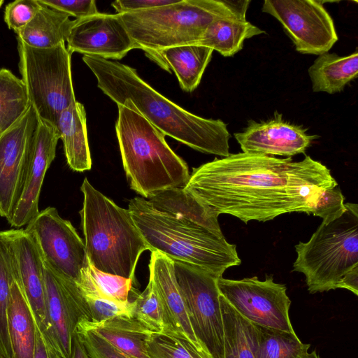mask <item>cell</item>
<instances>
[{"mask_svg":"<svg viewBox=\"0 0 358 358\" xmlns=\"http://www.w3.org/2000/svg\"><path fill=\"white\" fill-rule=\"evenodd\" d=\"M338 185L330 170L310 156L294 162L239 152L194 169L182 188L217 215L247 224L288 213L313 214L322 192Z\"/></svg>","mask_w":358,"mask_h":358,"instance_id":"obj_1","label":"cell"},{"mask_svg":"<svg viewBox=\"0 0 358 358\" xmlns=\"http://www.w3.org/2000/svg\"><path fill=\"white\" fill-rule=\"evenodd\" d=\"M98 87L117 106L134 110L164 136L197 151L225 157L231 135L220 120L197 116L166 99L145 82L136 69L116 60L83 56Z\"/></svg>","mask_w":358,"mask_h":358,"instance_id":"obj_2","label":"cell"},{"mask_svg":"<svg viewBox=\"0 0 358 358\" xmlns=\"http://www.w3.org/2000/svg\"><path fill=\"white\" fill-rule=\"evenodd\" d=\"M250 1L179 0L147 10L119 14L138 49L155 62L158 53L171 47L196 44L214 21L246 19Z\"/></svg>","mask_w":358,"mask_h":358,"instance_id":"obj_3","label":"cell"},{"mask_svg":"<svg viewBox=\"0 0 358 358\" xmlns=\"http://www.w3.org/2000/svg\"><path fill=\"white\" fill-rule=\"evenodd\" d=\"M128 210L151 252L200 267L216 278L241 263L236 245L227 242L224 236H217L158 211L145 198L131 199Z\"/></svg>","mask_w":358,"mask_h":358,"instance_id":"obj_4","label":"cell"},{"mask_svg":"<svg viewBox=\"0 0 358 358\" xmlns=\"http://www.w3.org/2000/svg\"><path fill=\"white\" fill-rule=\"evenodd\" d=\"M80 210L89 262L98 270L134 280L141 255L148 247L128 209L117 206L85 178Z\"/></svg>","mask_w":358,"mask_h":358,"instance_id":"obj_5","label":"cell"},{"mask_svg":"<svg viewBox=\"0 0 358 358\" xmlns=\"http://www.w3.org/2000/svg\"><path fill=\"white\" fill-rule=\"evenodd\" d=\"M117 107L115 131L131 188L148 199L165 189L183 187L190 176L188 166L165 136L134 110Z\"/></svg>","mask_w":358,"mask_h":358,"instance_id":"obj_6","label":"cell"},{"mask_svg":"<svg viewBox=\"0 0 358 358\" xmlns=\"http://www.w3.org/2000/svg\"><path fill=\"white\" fill-rule=\"evenodd\" d=\"M345 206L341 217L322 222L307 242L295 245L293 271L305 275L310 294L337 289L344 275L358 267V206Z\"/></svg>","mask_w":358,"mask_h":358,"instance_id":"obj_7","label":"cell"},{"mask_svg":"<svg viewBox=\"0 0 358 358\" xmlns=\"http://www.w3.org/2000/svg\"><path fill=\"white\" fill-rule=\"evenodd\" d=\"M19 71L30 106L38 119L56 127L59 114L75 102L71 54L65 43L31 47L17 38Z\"/></svg>","mask_w":358,"mask_h":358,"instance_id":"obj_8","label":"cell"},{"mask_svg":"<svg viewBox=\"0 0 358 358\" xmlns=\"http://www.w3.org/2000/svg\"><path fill=\"white\" fill-rule=\"evenodd\" d=\"M193 331L209 358H223L224 329L217 280L194 265L173 261Z\"/></svg>","mask_w":358,"mask_h":358,"instance_id":"obj_9","label":"cell"},{"mask_svg":"<svg viewBox=\"0 0 358 358\" xmlns=\"http://www.w3.org/2000/svg\"><path fill=\"white\" fill-rule=\"evenodd\" d=\"M220 294L243 317L253 324L294 333L289 310L291 301L284 284L272 275L264 280L257 276L241 280H217Z\"/></svg>","mask_w":358,"mask_h":358,"instance_id":"obj_10","label":"cell"},{"mask_svg":"<svg viewBox=\"0 0 358 358\" xmlns=\"http://www.w3.org/2000/svg\"><path fill=\"white\" fill-rule=\"evenodd\" d=\"M317 0H266L262 11L277 19L302 54L320 55L338 41L334 21Z\"/></svg>","mask_w":358,"mask_h":358,"instance_id":"obj_11","label":"cell"},{"mask_svg":"<svg viewBox=\"0 0 358 358\" xmlns=\"http://www.w3.org/2000/svg\"><path fill=\"white\" fill-rule=\"evenodd\" d=\"M24 229L34 239L43 260L78 284L87 257L85 243L71 222L62 218L57 208L48 206Z\"/></svg>","mask_w":358,"mask_h":358,"instance_id":"obj_12","label":"cell"},{"mask_svg":"<svg viewBox=\"0 0 358 358\" xmlns=\"http://www.w3.org/2000/svg\"><path fill=\"white\" fill-rule=\"evenodd\" d=\"M38 117L30 106L0 133V217L11 218L20 199Z\"/></svg>","mask_w":358,"mask_h":358,"instance_id":"obj_13","label":"cell"},{"mask_svg":"<svg viewBox=\"0 0 358 358\" xmlns=\"http://www.w3.org/2000/svg\"><path fill=\"white\" fill-rule=\"evenodd\" d=\"M48 331L45 335L63 358H70L78 323L88 320L84 298L76 283L43 260Z\"/></svg>","mask_w":358,"mask_h":358,"instance_id":"obj_14","label":"cell"},{"mask_svg":"<svg viewBox=\"0 0 358 358\" xmlns=\"http://www.w3.org/2000/svg\"><path fill=\"white\" fill-rule=\"evenodd\" d=\"M10 255L19 283L30 306L36 325L45 335L48 331L45 306L43 259L34 239L24 229L0 231Z\"/></svg>","mask_w":358,"mask_h":358,"instance_id":"obj_15","label":"cell"},{"mask_svg":"<svg viewBox=\"0 0 358 358\" xmlns=\"http://www.w3.org/2000/svg\"><path fill=\"white\" fill-rule=\"evenodd\" d=\"M66 41L71 54L78 52L116 61L138 48L118 13H99L73 20Z\"/></svg>","mask_w":358,"mask_h":358,"instance_id":"obj_16","label":"cell"},{"mask_svg":"<svg viewBox=\"0 0 358 358\" xmlns=\"http://www.w3.org/2000/svg\"><path fill=\"white\" fill-rule=\"evenodd\" d=\"M307 129L291 124L275 113L273 118L257 122L250 121L241 132L234 134L243 152L268 156H285L305 153L317 135L307 134Z\"/></svg>","mask_w":358,"mask_h":358,"instance_id":"obj_17","label":"cell"},{"mask_svg":"<svg viewBox=\"0 0 358 358\" xmlns=\"http://www.w3.org/2000/svg\"><path fill=\"white\" fill-rule=\"evenodd\" d=\"M59 134L52 124L40 120L34 132L23 190L8 222L11 227L26 226L40 211L38 202L45 176L56 156Z\"/></svg>","mask_w":358,"mask_h":358,"instance_id":"obj_18","label":"cell"},{"mask_svg":"<svg viewBox=\"0 0 358 358\" xmlns=\"http://www.w3.org/2000/svg\"><path fill=\"white\" fill-rule=\"evenodd\" d=\"M149 270V279L157 290L165 312L164 334L185 338L207 355L193 331L185 299L176 278L173 261L160 252H151Z\"/></svg>","mask_w":358,"mask_h":358,"instance_id":"obj_19","label":"cell"},{"mask_svg":"<svg viewBox=\"0 0 358 358\" xmlns=\"http://www.w3.org/2000/svg\"><path fill=\"white\" fill-rule=\"evenodd\" d=\"M148 201L158 211L207 230L217 236H224L218 222L219 215L202 205L182 187L161 191L150 196Z\"/></svg>","mask_w":358,"mask_h":358,"instance_id":"obj_20","label":"cell"},{"mask_svg":"<svg viewBox=\"0 0 358 358\" xmlns=\"http://www.w3.org/2000/svg\"><path fill=\"white\" fill-rule=\"evenodd\" d=\"M77 327L91 331L135 358H150L146 342L152 331L133 317L117 316L101 322L81 320Z\"/></svg>","mask_w":358,"mask_h":358,"instance_id":"obj_21","label":"cell"},{"mask_svg":"<svg viewBox=\"0 0 358 358\" xmlns=\"http://www.w3.org/2000/svg\"><path fill=\"white\" fill-rule=\"evenodd\" d=\"M56 128L62 141L69 168L77 172L90 170L92 158L84 106L77 101L71 104L59 114Z\"/></svg>","mask_w":358,"mask_h":358,"instance_id":"obj_22","label":"cell"},{"mask_svg":"<svg viewBox=\"0 0 358 358\" xmlns=\"http://www.w3.org/2000/svg\"><path fill=\"white\" fill-rule=\"evenodd\" d=\"M213 52V49L197 44L178 45L160 51L155 62L173 71L181 89L190 92L199 85Z\"/></svg>","mask_w":358,"mask_h":358,"instance_id":"obj_23","label":"cell"},{"mask_svg":"<svg viewBox=\"0 0 358 358\" xmlns=\"http://www.w3.org/2000/svg\"><path fill=\"white\" fill-rule=\"evenodd\" d=\"M7 317L13 358H34L36 323L16 279L11 285Z\"/></svg>","mask_w":358,"mask_h":358,"instance_id":"obj_24","label":"cell"},{"mask_svg":"<svg viewBox=\"0 0 358 358\" xmlns=\"http://www.w3.org/2000/svg\"><path fill=\"white\" fill-rule=\"evenodd\" d=\"M313 91L334 94L341 92L358 73V52L346 56L325 52L308 69Z\"/></svg>","mask_w":358,"mask_h":358,"instance_id":"obj_25","label":"cell"},{"mask_svg":"<svg viewBox=\"0 0 358 358\" xmlns=\"http://www.w3.org/2000/svg\"><path fill=\"white\" fill-rule=\"evenodd\" d=\"M41 4L34 18L16 33L17 38L36 48H50L65 43L73 20L68 14Z\"/></svg>","mask_w":358,"mask_h":358,"instance_id":"obj_26","label":"cell"},{"mask_svg":"<svg viewBox=\"0 0 358 358\" xmlns=\"http://www.w3.org/2000/svg\"><path fill=\"white\" fill-rule=\"evenodd\" d=\"M264 33L246 19L221 18L208 27L196 44L210 48L224 57H231L243 48L245 40Z\"/></svg>","mask_w":358,"mask_h":358,"instance_id":"obj_27","label":"cell"},{"mask_svg":"<svg viewBox=\"0 0 358 358\" xmlns=\"http://www.w3.org/2000/svg\"><path fill=\"white\" fill-rule=\"evenodd\" d=\"M224 329L223 358H255V324L240 315L220 294Z\"/></svg>","mask_w":358,"mask_h":358,"instance_id":"obj_28","label":"cell"},{"mask_svg":"<svg viewBox=\"0 0 358 358\" xmlns=\"http://www.w3.org/2000/svg\"><path fill=\"white\" fill-rule=\"evenodd\" d=\"M133 280L102 272L94 267L87 259L82 270L80 280L76 285L84 296L128 302Z\"/></svg>","mask_w":358,"mask_h":358,"instance_id":"obj_29","label":"cell"},{"mask_svg":"<svg viewBox=\"0 0 358 358\" xmlns=\"http://www.w3.org/2000/svg\"><path fill=\"white\" fill-rule=\"evenodd\" d=\"M255 324V358H301L308 352L296 333Z\"/></svg>","mask_w":358,"mask_h":358,"instance_id":"obj_30","label":"cell"},{"mask_svg":"<svg viewBox=\"0 0 358 358\" xmlns=\"http://www.w3.org/2000/svg\"><path fill=\"white\" fill-rule=\"evenodd\" d=\"M30 103L24 84L10 70L0 69V133L16 122Z\"/></svg>","mask_w":358,"mask_h":358,"instance_id":"obj_31","label":"cell"},{"mask_svg":"<svg viewBox=\"0 0 358 358\" xmlns=\"http://www.w3.org/2000/svg\"><path fill=\"white\" fill-rule=\"evenodd\" d=\"M16 278L9 252L0 238V353L6 358H13L8 330L7 312L11 285Z\"/></svg>","mask_w":358,"mask_h":358,"instance_id":"obj_32","label":"cell"},{"mask_svg":"<svg viewBox=\"0 0 358 358\" xmlns=\"http://www.w3.org/2000/svg\"><path fill=\"white\" fill-rule=\"evenodd\" d=\"M133 302V317L152 332L165 333L166 316L164 306L152 280L149 279L144 291L137 295Z\"/></svg>","mask_w":358,"mask_h":358,"instance_id":"obj_33","label":"cell"},{"mask_svg":"<svg viewBox=\"0 0 358 358\" xmlns=\"http://www.w3.org/2000/svg\"><path fill=\"white\" fill-rule=\"evenodd\" d=\"M146 350L150 358H209L185 338L154 332L147 340Z\"/></svg>","mask_w":358,"mask_h":358,"instance_id":"obj_34","label":"cell"},{"mask_svg":"<svg viewBox=\"0 0 358 358\" xmlns=\"http://www.w3.org/2000/svg\"><path fill=\"white\" fill-rule=\"evenodd\" d=\"M83 296L88 320L90 321L101 322L120 315L133 317V301L118 302L84 295Z\"/></svg>","mask_w":358,"mask_h":358,"instance_id":"obj_35","label":"cell"},{"mask_svg":"<svg viewBox=\"0 0 358 358\" xmlns=\"http://www.w3.org/2000/svg\"><path fill=\"white\" fill-rule=\"evenodd\" d=\"M41 4L38 0H16L5 8L4 21L16 34L23 29L36 15Z\"/></svg>","mask_w":358,"mask_h":358,"instance_id":"obj_36","label":"cell"},{"mask_svg":"<svg viewBox=\"0 0 358 358\" xmlns=\"http://www.w3.org/2000/svg\"><path fill=\"white\" fill-rule=\"evenodd\" d=\"M344 199L338 185L327 189L321 194L312 215L321 217L322 222L329 223L345 211Z\"/></svg>","mask_w":358,"mask_h":358,"instance_id":"obj_37","label":"cell"},{"mask_svg":"<svg viewBox=\"0 0 358 358\" xmlns=\"http://www.w3.org/2000/svg\"><path fill=\"white\" fill-rule=\"evenodd\" d=\"M76 331L91 358H135L91 331L79 327H76Z\"/></svg>","mask_w":358,"mask_h":358,"instance_id":"obj_38","label":"cell"},{"mask_svg":"<svg viewBox=\"0 0 358 358\" xmlns=\"http://www.w3.org/2000/svg\"><path fill=\"white\" fill-rule=\"evenodd\" d=\"M39 2L53 9L59 10L76 19L94 15L99 12L94 0H38Z\"/></svg>","mask_w":358,"mask_h":358,"instance_id":"obj_39","label":"cell"},{"mask_svg":"<svg viewBox=\"0 0 358 358\" xmlns=\"http://www.w3.org/2000/svg\"><path fill=\"white\" fill-rule=\"evenodd\" d=\"M179 0H117L111 6L117 13H127L147 10L176 3Z\"/></svg>","mask_w":358,"mask_h":358,"instance_id":"obj_40","label":"cell"},{"mask_svg":"<svg viewBox=\"0 0 358 358\" xmlns=\"http://www.w3.org/2000/svg\"><path fill=\"white\" fill-rule=\"evenodd\" d=\"M34 358H63L37 325Z\"/></svg>","mask_w":358,"mask_h":358,"instance_id":"obj_41","label":"cell"},{"mask_svg":"<svg viewBox=\"0 0 358 358\" xmlns=\"http://www.w3.org/2000/svg\"><path fill=\"white\" fill-rule=\"evenodd\" d=\"M338 288L347 289L354 293L356 296L358 294V267L355 268L348 272L339 282Z\"/></svg>","mask_w":358,"mask_h":358,"instance_id":"obj_42","label":"cell"},{"mask_svg":"<svg viewBox=\"0 0 358 358\" xmlns=\"http://www.w3.org/2000/svg\"><path fill=\"white\" fill-rule=\"evenodd\" d=\"M70 358H91L76 331L73 338Z\"/></svg>","mask_w":358,"mask_h":358,"instance_id":"obj_43","label":"cell"},{"mask_svg":"<svg viewBox=\"0 0 358 358\" xmlns=\"http://www.w3.org/2000/svg\"><path fill=\"white\" fill-rule=\"evenodd\" d=\"M301 358H320V356L317 354L316 351H312L311 352H308L305 356Z\"/></svg>","mask_w":358,"mask_h":358,"instance_id":"obj_44","label":"cell"},{"mask_svg":"<svg viewBox=\"0 0 358 358\" xmlns=\"http://www.w3.org/2000/svg\"><path fill=\"white\" fill-rule=\"evenodd\" d=\"M4 3L3 0H0V8L1 7L2 4Z\"/></svg>","mask_w":358,"mask_h":358,"instance_id":"obj_45","label":"cell"},{"mask_svg":"<svg viewBox=\"0 0 358 358\" xmlns=\"http://www.w3.org/2000/svg\"><path fill=\"white\" fill-rule=\"evenodd\" d=\"M0 358H6V357H4L1 353H0Z\"/></svg>","mask_w":358,"mask_h":358,"instance_id":"obj_46","label":"cell"}]
</instances>
